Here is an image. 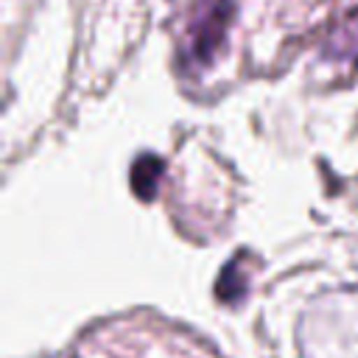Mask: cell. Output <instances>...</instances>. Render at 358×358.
<instances>
[{
    "label": "cell",
    "instance_id": "1",
    "mask_svg": "<svg viewBox=\"0 0 358 358\" xmlns=\"http://www.w3.org/2000/svg\"><path fill=\"white\" fill-rule=\"evenodd\" d=\"M227 20H229V3L227 0H213L204 8V14L196 20V25L190 28V48L199 59H207L215 50L218 39L227 28Z\"/></svg>",
    "mask_w": 358,
    "mask_h": 358
},
{
    "label": "cell",
    "instance_id": "2",
    "mask_svg": "<svg viewBox=\"0 0 358 358\" xmlns=\"http://www.w3.org/2000/svg\"><path fill=\"white\" fill-rule=\"evenodd\" d=\"M327 53L333 59H347V62H358V14L344 20L327 42Z\"/></svg>",
    "mask_w": 358,
    "mask_h": 358
}]
</instances>
